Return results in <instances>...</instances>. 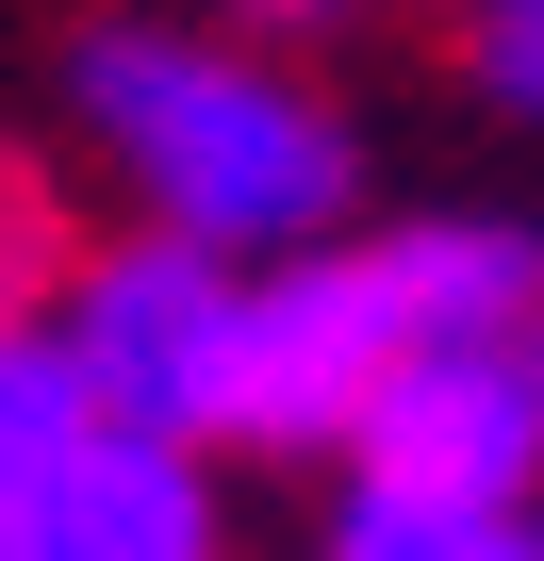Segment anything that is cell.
I'll return each mask as SVG.
<instances>
[{
    "instance_id": "6da1fadb",
    "label": "cell",
    "mask_w": 544,
    "mask_h": 561,
    "mask_svg": "<svg viewBox=\"0 0 544 561\" xmlns=\"http://www.w3.org/2000/svg\"><path fill=\"white\" fill-rule=\"evenodd\" d=\"M544 248L495 215H413L380 248L247 264V347H231V446H347L396 364L429 347H528Z\"/></svg>"
},
{
    "instance_id": "7a4b0ae2",
    "label": "cell",
    "mask_w": 544,
    "mask_h": 561,
    "mask_svg": "<svg viewBox=\"0 0 544 561\" xmlns=\"http://www.w3.org/2000/svg\"><path fill=\"white\" fill-rule=\"evenodd\" d=\"M83 133L149 198V231L215 264H298L347 215V116L215 34H83Z\"/></svg>"
},
{
    "instance_id": "3957f363",
    "label": "cell",
    "mask_w": 544,
    "mask_h": 561,
    "mask_svg": "<svg viewBox=\"0 0 544 561\" xmlns=\"http://www.w3.org/2000/svg\"><path fill=\"white\" fill-rule=\"evenodd\" d=\"M50 331H67L100 430L215 446V430H231V347H247V264H215V248H182V231L83 248V280H67Z\"/></svg>"
},
{
    "instance_id": "277c9868",
    "label": "cell",
    "mask_w": 544,
    "mask_h": 561,
    "mask_svg": "<svg viewBox=\"0 0 544 561\" xmlns=\"http://www.w3.org/2000/svg\"><path fill=\"white\" fill-rule=\"evenodd\" d=\"M347 462H363V512H528V479H544V364L528 347H429V364L380 380Z\"/></svg>"
},
{
    "instance_id": "5b68a950",
    "label": "cell",
    "mask_w": 544,
    "mask_h": 561,
    "mask_svg": "<svg viewBox=\"0 0 544 561\" xmlns=\"http://www.w3.org/2000/svg\"><path fill=\"white\" fill-rule=\"evenodd\" d=\"M0 561H231L215 528V479L198 446H149V430H100L18 528H0Z\"/></svg>"
},
{
    "instance_id": "8992f818",
    "label": "cell",
    "mask_w": 544,
    "mask_h": 561,
    "mask_svg": "<svg viewBox=\"0 0 544 561\" xmlns=\"http://www.w3.org/2000/svg\"><path fill=\"white\" fill-rule=\"evenodd\" d=\"M83 446H100V397H83L67 331H0V528H18Z\"/></svg>"
},
{
    "instance_id": "52a82bcc",
    "label": "cell",
    "mask_w": 544,
    "mask_h": 561,
    "mask_svg": "<svg viewBox=\"0 0 544 561\" xmlns=\"http://www.w3.org/2000/svg\"><path fill=\"white\" fill-rule=\"evenodd\" d=\"M67 280H83V231H67L50 165H0V331H50Z\"/></svg>"
},
{
    "instance_id": "ba28073f",
    "label": "cell",
    "mask_w": 544,
    "mask_h": 561,
    "mask_svg": "<svg viewBox=\"0 0 544 561\" xmlns=\"http://www.w3.org/2000/svg\"><path fill=\"white\" fill-rule=\"evenodd\" d=\"M478 100L544 116V0H478Z\"/></svg>"
},
{
    "instance_id": "9c48e42d",
    "label": "cell",
    "mask_w": 544,
    "mask_h": 561,
    "mask_svg": "<svg viewBox=\"0 0 544 561\" xmlns=\"http://www.w3.org/2000/svg\"><path fill=\"white\" fill-rule=\"evenodd\" d=\"M247 18H281V34H298V18H347V0H247Z\"/></svg>"
},
{
    "instance_id": "30bf717a",
    "label": "cell",
    "mask_w": 544,
    "mask_h": 561,
    "mask_svg": "<svg viewBox=\"0 0 544 561\" xmlns=\"http://www.w3.org/2000/svg\"><path fill=\"white\" fill-rule=\"evenodd\" d=\"M528 364H544V314H528Z\"/></svg>"
}]
</instances>
